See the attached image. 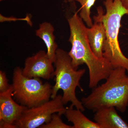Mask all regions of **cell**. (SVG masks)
Returning a JSON list of instances; mask_svg holds the SVG:
<instances>
[{"label": "cell", "mask_w": 128, "mask_h": 128, "mask_svg": "<svg viewBox=\"0 0 128 128\" xmlns=\"http://www.w3.org/2000/svg\"><path fill=\"white\" fill-rule=\"evenodd\" d=\"M54 28L51 23L44 22L40 24L39 28L35 32L36 36L42 39L46 44L47 49L46 54L54 63L58 48L54 34Z\"/></svg>", "instance_id": "cell-11"}, {"label": "cell", "mask_w": 128, "mask_h": 128, "mask_svg": "<svg viewBox=\"0 0 128 128\" xmlns=\"http://www.w3.org/2000/svg\"><path fill=\"white\" fill-rule=\"evenodd\" d=\"M81 5L80 16L82 20L88 26H92V21L90 17V10L96 0H75Z\"/></svg>", "instance_id": "cell-13"}, {"label": "cell", "mask_w": 128, "mask_h": 128, "mask_svg": "<svg viewBox=\"0 0 128 128\" xmlns=\"http://www.w3.org/2000/svg\"><path fill=\"white\" fill-rule=\"evenodd\" d=\"M94 23L87 28V35L89 44L96 57L104 58L103 48L106 39V32L100 16L98 12L94 17Z\"/></svg>", "instance_id": "cell-9"}, {"label": "cell", "mask_w": 128, "mask_h": 128, "mask_svg": "<svg viewBox=\"0 0 128 128\" xmlns=\"http://www.w3.org/2000/svg\"><path fill=\"white\" fill-rule=\"evenodd\" d=\"M95 112L94 120L100 128H128V124L114 107L102 108Z\"/></svg>", "instance_id": "cell-10"}, {"label": "cell", "mask_w": 128, "mask_h": 128, "mask_svg": "<svg viewBox=\"0 0 128 128\" xmlns=\"http://www.w3.org/2000/svg\"><path fill=\"white\" fill-rule=\"evenodd\" d=\"M70 34L68 41L71 50L68 54L73 67L86 64L89 72V88L97 86L102 80H106L113 69L110 62L105 58H98L92 52L87 35V28L82 19L76 12L68 18Z\"/></svg>", "instance_id": "cell-1"}, {"label": "cell", "mask_w": 128, "mask_h": 128, "mask_svg": "<svg viewBox=\"0 0 128 128\" xmlns=\"http://www.w3.org/2000/svg\"><path fill=\"white\" fill-rule=\"evenodd\" d=\"M55 69L53 73L55 76V84L52 88L51 98L57 96L58 90L63 92L62 102L64 105L69 102L71 103L70 106L84 112L85 108L81 101L79 100L76 96V89L79 87L82 91L83 89L81 86L80 81L86 73L84 69L77 70L73 67L71 58L65 50L57 49L55 60L54 62Z\"/></svg>", "instance_id": "cell-4"}, {"label": "cell", "mask_w": 128, "mask_h": 128, "mask_svg": "<svg viewBox=\"0 0 128 128\" xmlns=\"http://www.w3.org/2000/svg\"><path fill=\"white\" fill-rule=\"evenodd\" d=\"M8 83V79L4 72L0 71V92L6 91L10 87Z\"/></svg>", "instance_id": "cell-16"}, {"label": "cell", "mask_w": 128, "mask_h": 128, "mask_svg": "<svg viewBox=\"0 0 128 128\" xmlns=\"http://www.w3.org/2000/svg\"><path fill=\"white\" fill-rule=\"evenodd\" d=\"M54 62L44 50H40L34 55L26 59L22 69V74L28 78H39L49 80L53 78L54 68Z\"/></svg>", "instance_id": "cell-7"}, {"label": "cell", "mask_w": 128, "mask_h": 128, "mask_svg": "<svg viewBox=\"0 0 128 128\" xmlns=\"http://www.w3.org/2000/svg\"><path fill=\"white\" fill-rule=\"evenodd\" d=\"M4 0H0V1L2 2V1Z\"/></svg>", "instance_id": "cell-18"}, {"label": "cell", "mask_w": 128, "mask_h": 128, "mask_svg": "<svg viewBox=\"0 0 128 128\" xmlns=\"http://www.w3.org/2000/svg\"><path fill=\"white\" fill-rule=\"evenodd\" d=\"M19 20L26 21L28 25L32 26V23L31 20V18L30 17V16L29 15H27L24 18H18L13 16H5L2 14H0V22H16V21Z\"/></svg>", "instance_id": "cell-15"}, {"label": "cell", "mask_w": 128, "mask_h": 128, "mask_svg": "<svg viewBox=\"0 0 128 128\" xmlns=\"http://www.w3.org/2000/svg\"><path fill=\"white\" fill-rule=\"evenodd\" d=\"M12 88L0 92V128H16L15 123L28 108L14 100L12 98Z\"/></svg>", "instance_id": "cell-8"}, {"label": "cell", "mask_w": 128, "mask_h": 128, "mask_svg": "<svg viewBox=\"0 0 128 128\" xmlns=\"http://www.w3.org/2000/svg\"><path fill=\"white\" fill-rule=\"evenodd\" d=\"M122 5L128 11V0H120Z\"/></svg>", "instance_id": "cell-17"}, {"label": "cell", "mask_w": 128, "mask_h": 128, "mask_svg": "<svg viewBox=\"0 0 128 128\" xmlns=\"http://www.w3.org/2000/svg\"><path fill=\"white\" fill-rule=\"evenodd\" d=\"M62 98L60 94L37 106L28 108L15 123L16 128H39L50 121L54 114L61 116L64 114L66 108L64 107Z\"/></svg>", "instance_id": "cell-6"}, {"label": "cell", "mask_w": 128, "mask_h": 128, "mask_svg": "<svg viewBox=\"0 0 128 128\" xmlns=\"http://www.w3.org/2000/svg\"><path fill=\"white\" fill-rule=\"evenodd\" d=\"M64 114L68 121L73 124V128H100L96 123L88 119L80 110L73 109L70 106L66 108Z\"/></svg>", "instance_id": "cell-12"}, {"label": "cell", "mask_w": 128, "mask_h": 128, "mask_svg": "<svg viewBox=\"0 0 128 128\" xmlns=\"http://www.w3.org/2000/svg\"><path fill=\"white\" fill-rule=\"evenodd\" d=\"M122 67L113 68L104 83L92 89L91 93L81 99L85 108L92 112L114 107L121 113L128 106V76Z\"/></svg>", "instance_id": "cell-2"}, {"label": "cell", "mask_w": 128, "mask_h": 128, "mask_svg": "<svg viewBox=\"0 0 128 128\" xmlns=\"http://www.w3.org/2000/svg\"><path fill=\"white\" fill-rule=\"evenodd\" d=\"M12 86L14 100L28 108L49 101L51 97L52 86L50 83H44L40 78L24 76L19 66L13 70Z\"/></svg>", "instance_id": "cell-5"}, {"label": "cell", "mask_w": 128, "mask_h": 128, "mask_svg": "<svg viewBox=\"0 0 128 128\" xmlns=\"http://www.w3.org/2000/svg\"><path fill=\"white\" fill-rule=\"evenodd\" d=\"M61 115L58 114H54L50 121L44 124L40 128H73V126L64 123L61 118Z\"/></svg>", "instance_id": "cell-14"}, {"label": "cell", "mask_w": 128, "mask_h": 128, "mask_svg": "<svg viewBox=\"0 0 128 128\" xmlns=\"http://www.w3.org/2000/svg\"><path fill=\"white\" fill-rule=\"evenodd\" d=\"M104 4L106 8L105 14L102 8H97L106 32L104 57L110 62L113 68L122 67L128 73V58L123 54L118 40L121 19L124 15H128V11L120 0H104Z\"/></svg>", "instance_id": "cell-3"}]
</instances>
